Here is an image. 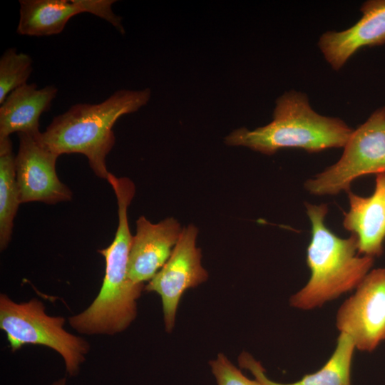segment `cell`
<instances>
[{"mask_svg": "<svg viewBox=\"0 0 385 385\" xmlns=\"http://www.w3.org/2000/svg\"><path fill=\"white\" fill-rule=\"evenodd\" d=\"M150 96L148 88L120 89L99 103L73 105L54 117L46 129L34 138L58 156L70 153L85 155L96 175L107 180L110 172L106 157L115 141L114 124L123 115L145 106Z\"/></svg>", "mask_w": 385, "mask_h": 385, "instance_id": "6da1fadb", "label": "cell"}, {"mask_svg": "<svg viewBox=\"0 0 385 385\" xmlns=\"http://www.w3.org/2000/svg\"><path fill=\"white\" fill-rule=\"evenodd\" d=\"M312 227L307 249L311 275L306 285L289 299L294 308L309 310L350 292L371 271L374 258L358 253L356 237L341 238L325 225L326 204H306Z\"/></svg>", "mask_w": 385, "mask_h": 385, "instance_id": "7a4b0ae2", "label": "cell"}, {"mask_svg": "<svg viewBox=\"0 0 385 385\" xmlns=\"http://www.w3.org/2000/svg\"><path fill=\"white\" fill-rule=\"evenodd\" d=\"M118 224L112 243L99 250L106 262L105 275L100 292L83 312L69 318L70 325L86 334L113 335L124 331L137 314L136 301L144 284L133 282L128 275V260L133 236L128 208L135 192L130 188L115 189Z\"/></svg>", "mask_w": 385, "mask_h": 385, "instance_id": "3957f363", "label": "cell"}, {"mask_svg": "<svg viewBox=\"0 0 385 385\" xmlns=\"http://www.w3.org/2000/svg\"><path fill=\"white\" fill-rule=\"evenodd\" d=\"M273 117L269 124L255 130H235L225 138L226 144L266 155L287 148L318 153L344 148L354 130L339 118L315 112L307 95L295 91L286 92L276 101Z\"/></svg>", "mask_w": 385, "mask_h": 385, "instance_id": "277c9868", "label": "cell"}, {"mask_svg": "<svg viewBox=\"0 0 385 385\" xmlns=\"http://www.w3.org/2000/svg\"><path fill=\"white\" fill-rule=\"evenodd\" d=\"M64 322L63 317L48 315L43 303L37 299L17 303L4 294L0 296V327L12 351L29 344L49 347L63 357L67 372L76 376L89 344L66 331Z\"/></svg>", "mask_w": 385, "mask_h": 385, "instance_id": "5b68a950", "label": "cell"}, {"mask_svg": "<svg viewBox=\"0 0 385 385\" xmlns=\"http://www.w3.org/2000/svg\"><path fill=\"white\" fill-rule=\"evenodd\" d=\"M381 173H385V106L353 130L340 159L304 186L313 195H336L349 191L358 178Z\"/></svg>", "mask_w": 385, "mask_h": 385, "instance_id": "8992f818", "label": "cell"}, {"mask_svg": "<svg viewBox=\"0 0 385 385\" xmlns=\"http://www.w3.org/2000/svg\"><path fill=\"white\" fill-rule=\"evenodd\" d=\"M336 326L360 351H371L385 339V268L366 274L338 309Z\"/></svg>", "mask_w": 385, "mask_h": 385, "instance_id": "52a82bcc", "label": "cell"}, {"mask_svg": "<svg viewBox=\"0 0 385 385\" xmlns=\"http://www.w3.org/2000/svg\"><path fill=\"white\" fill-rule=\"evenodd\" d=\"M198 230L183 227L170 257L145 287L158 293L162 300L165 329L174 327L178 307L183 293L206 281L207 271L201 265V250L196 247Z\"/></svg>", "mask_w": 385, "mask_h": 385, "instance_id": "ba28073f", "label": "cell"}, {"mask_svg": "<svg viewBox=\"0 0 385 385\" xmlns=\"http://www.w3.org/2000/svg\"><path fill=\"white\" fill-rule=\"evenodd\" d=\"M15 157L16 178L20 202L56 204L72 198L71 190L57 176L56 154L42 146L31 135L18 133Z\"/></svg>", "mask_w": 385, "mask_h": 385, "instance_id": "9c48e42d", "label": "cell"}, {"mask_svg": "<svg viewBox=\"0 0 385 385\" xmlns=\"http://www.w3.org/2000/svg\"><path fill=\"white\" fill-rule=\"evenodd\" d=\"M113 0H21L16 31L29 36H47L61 33L68 21L81 13L100 17L115 28L122 18L115 14Z\"/></svg>", "mask_w": 385, "mask_h": 385, "instance_id": "30bf717a", "label": "cell"}, {"mask_svg": "<svg viewBox=\"0 0 385 385\" xmlns=\"http://www.w3.org/2000/svg\"><path fill=\"white\" fill-rule=\"evenodd\" d=\"M128 260V275L137 284L150 281L171 255L183 228L173 217L152 223L144 216L136 222Z\"/></svg>", "mask_w": 385, "mask_h": 385, "instance_id": "8fae6325", "label": "cell"}, {"mask_svg": "<svg viewBox=\"0 0 385 385\" xmlns=\"http://www.w3.org/2000/svg\"><path fill=\"white\" fill-rule=\"evenodd\" d=\"M360 19L342 31H327L318 45L332 68L339 70L358 50L385 43V0H369L361 6Z\"/></svg>", "mask_w": 385, "mask_h": 385, "instance_id": "7c38bea8", "label": "cell"}, {"mask_svg": "<svg viewBox=\"0 0 385 385\" xmlns=\"http://www.w3.org/2000/svg\"><path fill=\"white\" fill-rule=\"evenodd\" d=\"M347 192L349 210L344 215V227L356 237L359 255L380 256L385 241V173L376 175L370 196Z\"/></svg>", "mask_w": 385, "mask_h": 385, "instance_id": "4fadbf2b", "label": "cell"}, {"mask_svg": "<svg viewBox=\"0 0 385 385\" xmlns=\"http://www.w3.org/2000/svg\"><path fill=\"white\" fill-rule=\"evenodd\" d=\"M57 92L53 85L38 88L35 83L12 91L0 106V138L13 133L36 137L41 133L39 118L49 110Z\"/></svg>", "mask_w": 385, "mask_h": 385, "instance_id": "5bb4252c", "label": "cell"}, {"mask_svg": "<svg viewBox=\"0 0 385 385\" xmlns=\"http://www.w3.org/2000/svg\"><path fill=\"white\" fill-rule=\"evenodd\" d=\"M355 345L346 334L340 333L336 347L327 362L314 373L304 375L290 384L277 383L269 379L265 369L250 354L243 352L239 357L242 368L250 370L263 385H351L350 373Z\"/></svg>", "mask_w": 385, "mask_h": 385, "instance_id": "9a60e30c", "label": "cell"}, {"mask_svg": "<svg viewBox=\"0 0 385 385\" xmlns=\"http://www.w3.org/2000/svg\"><path fill=\"white\" fill-rule=\"evenodd\" d=\"M15 157L10 137L0 138V247L4 250L12 234L21 204L16 178Z\"/></svg>", "mask_w": 385, "mask_h": 385, "instance_id": "2e32d148", "label": "cell"}, {"mask_svg": "<svg viewBox=\"0 0 385 385\" xmlns=\"http://www.w3.org/2000/svg\"><path fill=\"white\" fill-rule=\"evenodd\" d=\"M33 71V60L16 48H7L0 58V103L16 88L27 83Z\"/></svg>", "mask_w": 385, "mask_h": 385, "instance_id": "e0dca14e", "label": "cell"}, {"mask_svg": "<svg viewBox=\"0 0 385 385\" xmlns=\"http://www.w3.org/2000/svg\"><path fill=\"white\" fill-rule=\"evenodd\" d=\"M210 365L217 385H263L245 376L223 354L210 361Z\"/></svg>", "mask_w": 385, "mask_h": 385, "instance_id": "ac0fdd59", "label": "cell"}, {"mask_svg": "<svg viewBox=\"0 0 385 385\" xmlns=\"http://www.w3.org/2000/svg\"><path fill=\"white\" fill-rule=\"evenodd\" d=\"M51 385H66V378L61 379L60 380L53 382Z\"/></svg>", "mask_w": 385, "mask_h": 385, "instance_id": "d6986e66", "label": "cell"}]
</instances>
